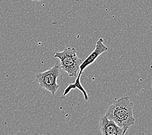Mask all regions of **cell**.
Wrapping results in <instances>:
<instances>
[{"instance_id":"cell-1","label":"cell","mask_w":152,"mask_h":135,"mask_svg":"<svg viewBox=\"0 0 152 135\" xmlns=\"http://www.w3.org/2000/svg\"><path fill=\"white\" fill-rule=\"evenodd\" d=\"M133 104L128 97H122L115 100L106 112L107 117L124 129L126 133L128 129L135 122L133 116Z\"/></svg>"},{"instance_id":"cell-2","label":"cell","mask_w":152,"mask_h":135,"mask_svg":"<svg viewBox=\"0 0 152 135\" xmlns=\"http://www.w3.org/2000/svg\"><path fill=\"white\" fill-rule=\"evenodd\" d=\"M54 57L60 60L61 70L67 73L70 77L77 75L82 61L78 57L76 48L67 47L62 52H56Z\"/></svg>"},{"instance_id":"cell-3","label":"cell","mask_w":152,"mask_h":135,"mask_svg":"<svg viewBox=\"0 0 152 135\" xmlns=\"http://www.w3.org/2000/svg\"><path fill=\"white\" fill-rule=\"evenodd\" d=\"M61 70L60 63H56L53 67L49 70L38 74L35 77V81L42 88L48 90L53 96H55L59 89L57 79L61 77Z\"/></svg>"},{"instance_id":"cell-4","label":"cell","mask_w":152,"mask_h":135,"mask_svg":"<svg viewBox=\"0 0 152 135\" xmlns=\"http://www.w3.org/2000/svg\"><path fill=\"white\" fill-rule=\"evenodd\" d=\"M100 134L102 135H124V129L119 127L113 120L108 118L105 115L99 122Z\"/></svg>"},{"instance_id":"cell-5","label":"cell","mask_w":152,"mask_h":135,"mask_svg":"<svg viewBox=\"0 0 152 135\" xmlns=\"http://www.w3.org/2000/svg\"><path fill=\"white\" fill-rule=\"evenodd\" d=\"M107 50L108 47L106 45L104 44V39L102 38H99L96 43L95 49L93 51V52L89 55H88V57L84 61H82L80 66V70L78 74L82 75L86 68L95 63V60L98 59V57L100 55L107 52Z\"/></svg>"},{"instance_id":"cell-6","label":"cell","mask_w":152,"mask_h":135,"mask_svg":"<svg viewBox=\"0 0 152 135\" xmlns=\"http://www.w3.org/2000/svg\"><path fill=\"white\" fill-rule=\"evenodd\" d=\"M81 74H78V76L77 79L75 80V82L73 84H71V85H69L68 86L66 87V89H65L64 92V96H66L73 89H78L79 90H80L81 92H82L83 95H84V100L85 101H88L89 97L88 96V92H86V90H85V89L83 87V86L82 85L81 82H80V77H81Z\"/></svg>"},{"instance_id":"cell-7","label":"cell","mask_w":152,"mask_h":135,"mask_svg":"<svg viewBox=\"0 0 152 135\" xmlns=\"http://www.w3.org/2000/svg\"><path fill=\"white\" fill-rule=\"evenodd\" d=\"M31 1H42V0H31Z\"/></svg>"},{"instance_id":"cell-8","label":"cell","mask_w":152,"mask_h":135,"mask_svg":"<svg viewBox=\"0 0 152 135\" xmlns=\"http://www.w3.org/2000/svg\"><path fill=\"white\" fill-rule=\"evenodd\" d=\"M151 89H152V83H151Z\"/></svg>"}]
</instances>
